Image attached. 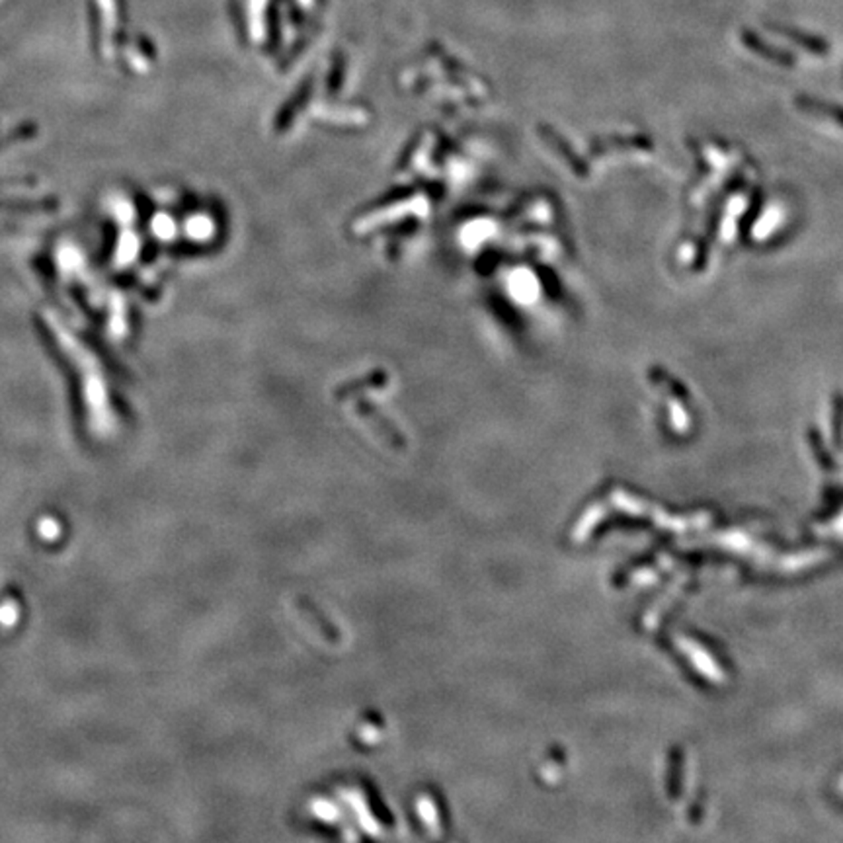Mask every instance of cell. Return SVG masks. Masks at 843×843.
I'll return each instance as SVG.
<instances>
[{"mask_svg": "<svg viewBox=\"0 0 843 843\" xmlns=\"http://www.w3.org/2000/svg\"><path fill=\"white\" fill-rule=\"evenodd\" d=\"M742 40H744L746 47L754 51V54H758L760 57L769 59L775 64H783V67H793V57H790L789 54H785V51L773 49L771 45L765 44L761 37H758L754 32H744Z\"/></svg>", "mask_w": 843, "mask_h": 843, "instance_id": "4", "label": "cell"}, {"mask_svg": "<svg viewBox=\"0 0 843 843\" xmlns=\"http://www.w3.org/2000/svg\"><path fill=\"white\" fill-rule=\"evenodd\" d=\"M539 133L543 135V139L549 142V145L553 147V151L559 154V157L566 162V166L570 168V171H573L578 178H588L590 176L588 162L583 161L582 157H578V154L573 151V147H570L566 142V139H563L559 133H556L553 127L541 125Z\"/></svg>", "mask_w": 843, "mask_h": 843, "instance_id": "1", "label": "cell"}, {"mask_svg": "<svg viewBox=\"0 0 843 843\" xmlns=\"http://www.w3.org/2000/svg\"><path fill=\"white\" fill-rule=\"evenodd\" d=\"M775 30H779V34L787 35L789 40L799 42V44H800L804 49L812 51V54H818V55H822V54H826V51H828V45H826L822 40H818V37L804 35V34H797L795 30H787V28H781V25H777Z\"/></svg>", "mask_w": 843, "mask_h": 843, "instance_id": "5", "label": "cell"}, {"mask_svg": "<svg viewBox=\"0 0 843 843\" xmlns=\"http://www.w3.org/2000/svg\"><path fill=\"white\" fill-rule=\"evenodd\" d=\"M652 141L642 135H634V137H607V139H598L592 142L590 151L593 154H602L605 151H613V149H641V151H652Z\"/></svg>", "mask_w": 843, "mask_h": 843, "instance_id": "3", "label": "cell"}, {"mask_svg": "<svg viewBox=\"0 0 843 843\" xmlns=\"http://www.w3.org/2000/svg\"><path fill=\"white\" fill-rule=\"evenodd\" d=\"M795 106L804 113L818 115V118H824V120H832L843 127V108L836 106V103H829V102L810 98V96H797Z\"/></svg>", "mask_w": 843, "mask_h": 843, "instance_id": "2", "label": "cell"}]
</instances>
